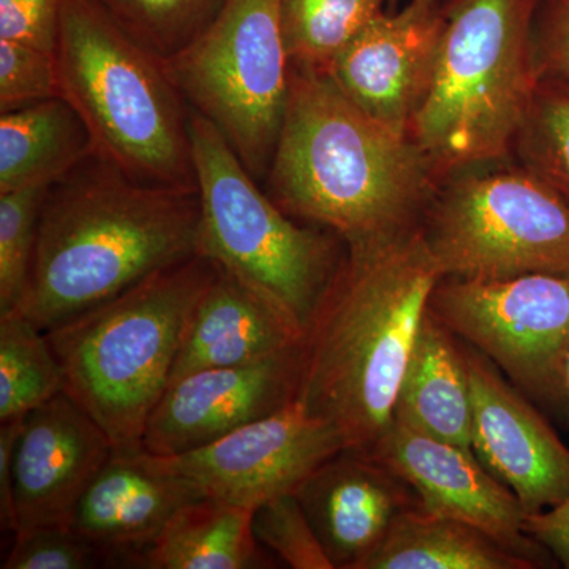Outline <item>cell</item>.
<instances>
[{
  "label": "cell",
  "instance_id": "6da1fadb",
  "mask_svg": "<svg viewBox=\"0 0 569 569\" xmlns=\"http://www.w3.org/2000/svg\"><path fill=\"white\" fill-rule=\"evenodd\" d=\"M441 279L421 224L346 244L306 326L298 400L339 433L347 451L366 455L392 425L397 392Z\"/></svg>",
  "mask_w": 569,
  "mask_h": 569
},
{
  "label": "cell",
  "instance_id": "7a4b0ae2",
  "mask_svg": "<svg viewBox=\"0 0 569 569\" xmlns=\"http://www.w3.org/2000/svg\"><path fill=\"white\" fill-rule=\"evenodd\" d=\"M197 189L133 181L91 153L48 187L18 312L43 331L198 254Z\"/></svg>",
  "mask_w": 569,
  "mask_h": 569
},
{
  "label": "cell",
  "instance_id": "3957f363",
  "mask_svg": "<svg viewBox=\"0 0 569 569\" xmlns=\"http://www.w3.org/2000/svg\"><path fill=\"white\" fill-rule=\"evenodd\" d=\"M268 194L346 244L421 224L440 181L425 153L351 102L326 71L290 66Z\"/></svg>",
  "mask_w": 569,
  "mask_h": 569
},
{
  "label": "cell",
  "instance_id": "277c9868",
  "mask_svg": "<svg viewBox=\"0 0 569 569\" xmlns=\"http://www.w3.org/2000/svg\"><path fill=\"white\" fill-rule=\"evenodd\" d=\"M54 56L97 157L137 182L197 189L190 107L163 58L93 0H63Z\"/></svg>",
  "mask_w": 569,
  "mask_h": 569
},
{
  "label": "cell",
  "instance_id": "5b68a950",
  "mask_svg": "<svg viewBox=\"0 0 569 569\" xmlns=\"http://www.w3.org/2000/svg\"><path fill=\"white\" fill-rule=\"evenodd\" d=\"M541 0H445V28L410 137L438 181L505 162L535 86Z\"/></svg>",
  "mask_w": 569,
  "mask_h": 569
},
{
  "label": "cell",
  "instance_id": "8992f818",
  "mask_svg": "<svg viewBox=\"0 0 569 569\" xmlns=\"http://www.w3.org/2000/svg\"><path fill=\"white\" fill-rule=\"evenodd\" d=\"M216 271L194 254L44 331L67 395L102 426L116 455L142 452L146 422L170 387L183 329Z\"/></svg>",
  "mask_w": 569,
  "mask_h": 569
},
{
  "label": "cell",
  "instance_id": "52a82bcc",
  "mask_svg": "<svg viewBox=\"0 0 569 569\" xmlns=\"http://www.w3.org/2000/svg\"><path fill=\"white\" fill-rule=\"evenodd\" d=\"M190 137L200 197L198 254L305 332L346 242L331 230L296 223L258 187L222 133L192 108Z\"/></svg>",
  "mask_w": 569,
  "mask_h": 569
},
{
  "label": "cell",
  "instance_id": "ba28073f",
  "mask_svg": "<svg viewBox=\"0 0 569 569\" xmlns=\"http://www.w3.org/2000/svg\"><path fill=\"white\" fill-rule=\"evenodd\" d=\"M421 230L443 279L569 276V201L519 163L449 176Z\"/></svg>",
  "mask_w": 569,
  "mask_h": 569
},
{
  "label": "cell",
  "instance_id": "9c48e42d",
  "mask_svg": "<svg viewBox=\"0 0 569 569\" xmlns=\"http://www.w3.org/2000/svg\"><path fill=\"white\" fill-rule=\"evenodd\" d=\"M164 67L187 104L222 133L257 181H266L290 92L279 0H228Z\"/></svg>",
  "mask_w": 569,
  "mask_h": 569
},
{
  "label": "cell",
  "instance_id": "30bf717a",
  "mask_svg": "<svg viewBox=\"0 0 569 569\" xmlns=\"http://www.w3.org/2000/svg\"><path fill=\"white\" fill-rule=\"evenodd\" d=\"M429 312L535 403L569 411V276L448 277L430 296Z\"/></svg>",
  "mask_w": 569,
  "mask_h": 569
},
{
  "label": "cell",
  "instance_id": "8fae6325",
  "mask_svg": "<svg viewBox=\"0 0 569 569\" xmlns=\"http://www.w3.org/2000/svg\"><path fill=\"white\" fill-rule=\"evenodd\" d=\"M342 449L339 433L296 399L206 447L178 456H144L151 466L187 479L206 496L254 511L296 493Z\"/></svg>",
  "mask_w": 569,
  "mask_h": 569
},
{
  "label": "cell",
  "instance_id": "7c38bea8",
  "mask_svg": "<svg viewBox=\"0 0 569 569\" xmlns=\"http://www.w3.org/2000/svg\"><path fill=\"white\" fill-rule=\"evenodd\" d=\"M463 343L471 395V449L520 501L527 515L569 497V447L533 400Z\"/></svg>",
  "mask_w": 569,
  "mask_h": 569
},
{
  "label": "cell",
  "instance_id": "4fadbf2b",
  "mask_svg": "<svg viewBox=\"0 0 569 569\" xmlns=\"http://www.w3.org/2000/svg\"><path fill=\"white\" fill-rule=\"evenodd\" d=\"M366 455L391 468L427 511L458 519L545 567L550 552L526 533L527 512L471 449L392 421Z\"/></svg>",
  "mask_w": 569,
  "mask_h": 569
},
{
  "label": "cell",
  "instance_id": "5bb4252c",
  "mask_svg": "<svg viewBox=\"0 0 569 569\" xmlns=\"http://www.w3.org/2000/svg\"><path fill=\"white\" fill-rule=\"evenodd\" d=\"M301 343L253 365L198 370L168 387L142 436V452L193 451L298 399Z\"/></svg>",
  "mask_w": 569,
  "mask_h": 569
},
{
  "label": "cell",
  "instance_id": "9a60e30c",
  "mask_svg": "<svg viewBox=\"0 0 569 569\" xmlns=\"http://www.w3.org/2000/svg\"><path fill=\"white\" fill-rule=\"evenodd\" d=\"M112 455L102 426L66 391L33 408L13 456L14 537L70 526L82 493Z\"/></svg>",
  "mask_w": 569,
  "mask_h": 569
},
{
  "label": "cell",
  "instance_id": "2e32d148",
  "mask_svg": "<svg viewBox=\"0 0 569 569\" xmlns=\"http://www.w3.org/2000/svg\"><path fill=\"white\" fill-rule=\"evenodd\" d=\"M443 6L410 0L397 13L381 11L326 70L351 102L392 132L410 137L443 33Z\"/></svg>",
  "mask_w": 569,
  "mask_h": 569
},
{
  "label": "cell",
  "instance_id": "e0dca14e",
  "mask_svg": "<svg viewBox=\"0 0 569 569\" xmlns=\"http://www.w3.org/2000/svg\"><path fill=\"white\" fill-rule=\"evenodd\" d=\"M336 569H362L407 509L415 490L365 452H337L296 490Z\"/></svg>",
  "mask_w": 569,
  "mask_h": 569
},
{
  "label": "cell",
  "instance_id": "ac0fdd59",
  "mask_svg": "<svg viewBox=\"0 0 569 569\" xmlns=\"http://www.w3.org/2000/svg\"><path fill=\"white\" fill-rule=\"evenodd\" d=\"M206 493L151 466L144 452L112 455L74 509L70 526L107 550L116 568H140L167 523Z\"/></svg>",
  "mask_w": 569,
  "mask_h": 569
},
{
  "label": "cell",
  "instance_id": "d6986e66",
  "mask_svg": "<svg viewBox=\"0 0 569 569\" xmlns=\"http://www.w3.org/2000/svg\"><path fill=\"white\" fill-rule=\"evenodd\" d=\"M302 337L279 310L217 266L183 329L171 383L198 370L264 361L298 347Z\"/></svg>",
  "mask_w": 569,
  "mask_h": 569
},
{
  "label": "cell",
  "instance_id": "ffe728a7",
  "mask_svg": "<svg viewBox=\"0 0 569 569\" xmlns=\"http://www.w3.org/2000/svg\"><path fill=\"white\" fill-rule=\"evenodd\" d=\"M392 421L471 449V395L463 343L430 312L397 392Z\"/></svg>",
  "mask_w": 569,
  "mask_h": 569
},
{
  "label": "cell",
  "instance_id": "44dd1931",
  "mask_svg": "<svg viewBox=\"0 0 569 569\" xmlns=\"http://www.w3.org/2000/svg\"><path fill=\"white\" fill-rule=\"evenodd\" d=\"M93 153L80 114L61 96L0 114V193L50 187Z\"/></svg>",
  "mask_w": 569,
  "mask_h": 569
},
{
  "label": "cell",
  "instance_id": "7402d4cb",
  "mask_svg": "<svg viewBox=\"0 0 569 569\" xmlns=\"http://www.w3.org/2000/svg\"><path fill=\"white\" fill-rule=\"evenodd\" d=\"M253 509L201 497L179 509L141 557L148 569L269 568L252 529Z\"/></svg>",
  "mask_w": 569,
  "mask_h": 569
},
{
  "label": "cell",
  "instance_id": "603a6c76",
  "mask_svg": "<svg viewBox=\"0 0 569 569\" xmlns=\"http://www.w3.org/2000/svg\"><path fill=\"white\" fill-rule=\"evenodd\" d=\"M533 561L512 552L458 519L421 505L396 519L380 548L362 569H531Z\"/></svg>",
  "mask_w": 569,
  "mask_h": 569
},
{
  "label": "cell",
  "instance_id": "cb8c5ba5",
  "mask_svg": "<svg viewBox=\"0 0 569 569\" xmlns=\"http://www.w3.org/2000/svg\"><path fill=\"white\" fill-rule=\"evenodd\" d=\"M66 391L47 332L18 310L0 316V422L24 418Z\"/></svg>",
  "mask_w": 569,
  "mask_h": 569
},
{
  "label": "cell",
  "instance_id": "d4e9b609",
  "mask_svg": "<svg viewBox=\"0 0 569 569\" xmlns=\"http://www.w3.org/2000/svg\"><path fill=\"white\" fill-rule=\"evenodd\" d=\"M385 0H279L291 67L326 71L377 14Z\"/></svg>",
  "mask_w": 569,
  "mask_h": 569
},
{
  "label": "cell",
  "instance_id": "484cf974",
  "mask_svg": "<svg viewBox=\"0 0 569 569\" xmlns=\"http://www.w3.org/2000/svg\"><path fill=\"white\" fill-rule=\"evenodd\" d=\"M512 156L569 201V80L539 74Z\"/></svg>",
  "mask_w": 569,
  "mask_h": 569
},
{
  "label": "cell",
  "instance_id": "4316f807",
  "mask_svg": "<svg viewBox=\"0 0 569 569\" xmlns=\"http://www.w3.org/2000/svg\"><path fill=\"white\" fill-rule=\"evenodd\" d=\"M149 50L167 59L204 31L228 0H93Z\"/></svg>",
  "mask_w": 569,
  "mask_h": 569
},
{
  "label": "cell",
  "instance_id": "83f0119b",
  "mask_svg": "<svg viewBox=\"0 0 569 569\" xmlns=\"http://www.w3.org/2000/svg\"><path fill=\"white\" fill-rule=\"evenodd\" d=\"M47 190L31 187L0 193V316L17 310L28 290Z\"/></svg>",
  "mask_w": 569,
  "mask_h": 569
},
{
  "label": "cell",
  "instance_id": "f1b7e54d",
  "mask_svg": "<svg viewBox=\"0 0 569 569\" xmlns=\"http://www.w3.org/2000/svg\"><path fill=\"white\" fill-rule=\"evenodd\" d=\"M252 529L257 541L290 568L336 569L296 493L254 509Z\"/></svg>",
  "mask_w": 569,
  "mask_h": 569
},
{
  "label": "cell",
  "instance_id": "f546056e",
  "mask_svg": "<svg viewBox=\"0 0 569 569\" xmlns=\"http://www.w3.org/2000/svg\"><path fill=\"white\" fill-rule=\"evenodd\" d=\"M116 568L107 550L71 526H50L17 535L2 569Z\"/></svg>",
  "mask_w": 569,
  "mask_h": 569
},
{
  "label": "cell",
  "instance_id": "4dcf8cb0",
  "mask_svg": "<svg viewBox=\"0 0 569 569\" xmlns=\"http://www.w3.org/2000/svg\"><path fill=\"white\" fill-rule=\"evenodd\" d=\"M59 96L54 52L0 40V111Z\"/></svg>",
  "mask_w": 569,
  "mask_h": 569
},
{
  "label": "cell",
  "instance_id": "1f68e13d",
  "mask_svg": "<svg viewBox=\"0 0 569 569\" xmlns=\"http://www.w3.org/2000/svg\"><path fill=\"white\" fill-rule=\"evenodd\" d=\"M63 0H0V40L54 52Z\"/></svg>",
  "mask_w": 569,
  "mask_h": 569
},
{
  "label": "cell",
  "instance_id": "d6a6232c",
  "mask_svg": "<svg viewBox=\"0 0 569 569\" xmlns=\"http://www.w3.org/2000/svg\"><path fill=\"white\" fill-rule=\"evenodd\" d=\"M539 74L569 80V0H541L535 20Z\"/></svg>",
  "mask_w": 569,
  "mask_h": 569
},
{
  "label": "cell",
  "instance_id": "836d02e7",
  "mask_svg": "<svg viewBox=\"0 0 569 569\" xmlns=\"http://www.w3.org/2000/svg\"><path fill=\"white\" fill-rule=\"evenodd\" d=\"M526 533L569 569V497L557 507L527 515Z\"/></svg>",
  "mask_w": 569,
  "mask_h": 569
},
{
  "label": "cell",
  "instance_id": "e575fe53",
  "mask_svg": "<svg viewBox=\"0 0 569 569\" xmlns=\"http://www.w3.org/2000/svg\"><path fill=\"white\" fill-rule=\"evenodd\" d=\"M24 418L0 422V519L3 529L10 531L14 530L13 456Z\"/></svg>",
  "mask_w": 569,
  "mask_h": 569
},
{
  "label": "cell",
  "instance_id": "d590c367",
  "mask_svg": "<svg viewBox=\"0 0 569 569\" xmlns=\"http://www.w3.org/2000/svg\"><path fill=\"white\" fill-rule=\"evenodd\" d=\"M565 385H567V391L569 395V355L567 359V366H565Z\"/></svg>",
  "mask_w": 569,
  "mask_h": 569
},
{
  "label": "cell",
  "instance_id": "8d00e7d4",
  "mask_svg": "<svg viewBox=\"0 0 569 569\" xmlns=\"http://www.w3.org/2000/svg\"><path fill=\"white\" fill-rule=\"evenodd\" d=\"M419 2H427V3H443L445 0H419Z\"/></svg>",
  "mask_w": 569,
  "mask_h": 569
}]
</instances>
